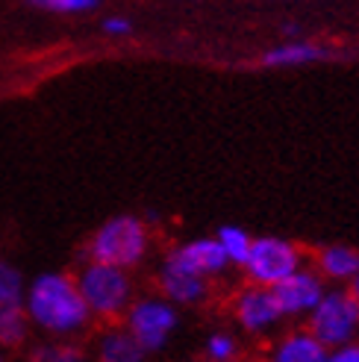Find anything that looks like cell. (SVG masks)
Instances as JSON below:
<instances>
[{
	"instance_id": "8fae6325",
	"label": "cell",
	"mask_w": 359,
	"mask_h": 362,
	"mask_svg": "<svg viewBox=\"0 0 359 362\" xmlns=\"http://www.w3.org/2000/svg\"><path fill=\"white\" fill-rule=\"evenodd\" d=\"M324 356L327 348L307 330V324L283 327L262 351V362H324Z\"/></svg>"
},
{
	"instance_id": "603a6c76",
	"label": "cell",
	"mask_w": 359,
	"mask_h": 362,
	"mask_svg": "<svg viewBox=\"0 0 359 362\" xmlns=\"http://www.w3.org/2000/svg\"><path fill=\"white\" fill-rule=\"evenodd\" d=\"M348 288H351V295L359 300V271H356V274H353V280L348 283Z\"/></svg>"
},
{
	"instance_id": "2e32d148",
	"label": "cell",
	"mask_w": 359,
	"mask_h": 362,
	"mask_svg": "<svg viewBox=\"0 0 359 362\" xmlns=\"http://www.w3.org/2000/svg\"><path fill=\"white\" fill-rule=\"evenodd\" d=\"M33 324L21 306H0V351H24L30 348Z\"/></svg>"
},
{
	"instance_id": "ba28073f",
	"label": "cell",
	"mask_w": 359,
	"mask_h": 362,
	"mask_svg": "<svg viewBox=\"0 0 359 362\" xmlns=\"http://www.w3.org/2000/svg\"><path fill=\"white\" fill-rule=\"evenodd\" d=\"M212 283L209 277H201L194 271L183 268L180 262H174L168 253H163L156 271H153V286L156 292L168 298L180 310H194V306H204L212 298Z\"/></svg>"
},
{
	"instance_id": "30bf717a",
	"label": "cell",
	"mask_w": 359,
	"mask_h": 362,
	"mask_svg": "<svg viewBox=\"0 0 359 362\" xmlns=\"http://www.w3.org/2000/svg\"><path fill=\"white\" fill-rule=\"evenodd\" d=\"M165 253L174 262L183 265V268L194 271V274H201V277H209V280L224 277L227 271L233 268L227 262L224 250H221V245H218V239H215V236H197V239L177 242Z\"/></svg>"
},
{
	"instance_id": "d6986e66",
	"label": "cell",
	"mask_w": 359,
	"mask_h": 362,
	"mask_svg": "<svg viewBox=\"0 0 359 362\" xmlns=\"http://www.w3.org/2000/svg\"><path fill=\"white\" fill-rule=\"evenodd\" d=\"M27 295V280L21 268L0 257V306H21Z\"/></svg>"
},
{
	"instance_id": "7402d4cb",
	"label": "cell",
	"mask_w": 359,
	"mask_h": 362,
	"mask_svg": "<svg viewBox=\"0 0 359 362\" xmlns=\"http://www.w3.org/2000/svg\"><path fill=\"white\" fill-rule=\"evenodd\" d=\"M324 362H359V339L351 341V345H339V348H330Z\"/></svg>"
},
{
	"instance_id": "277c9868",
	"label": "cell",
	"mask_w": 359,
	"mask_h": 362,
	"mask_svg": "<svg viewBox=\"0 0 359 362\" xmlns=\"http://www.w3.org/2000/svg\"><path fill=\"white\" fill-rule=\"evenodd\" d=\"M121 324L139 339V345L151 356H156L171 348L174 336L183 327V310L159 292H148V295H136Z\"/></svg>"
},
{
	"instance_id": "44dd1931",
	"label": "cell",
	"mask_w": 359,
	"mask_h": 362,
	"mask_svg": "<svg viewBox=\"0 0 359 362\" xmlns=\"http://www.w3.org/2000/svg\"><path fill=\"white\" fill-rule=\"evenodd\" d=\"M100 30H103L106 35H130V33H133V21H130L127 15H106L103 24H100Z\"/></svg>"
},
{
	"instance_id": "ac0fdd59",
	"label": "cell",
	"mask_w": 359,
	"mask_h": 362,
	"mask_svg": "<svg viewBox=\"0 0 359 362\" xmlns=\"http://www.w3.org/2000/svg\"><path fill=\"white\" fill-rule=\"evenodd\" d=\"M215 239H218L221 250H224V257L233 268H242L245 259H247V253H250V245H254V236L239 227V224H221L218 230H215Z\"/></svg>"
},
{
	"instance_id": "52a82bcc",
	"label": "cell",
	"mask_w": 359,
	"mask_h": 362,
	"mask_svg": "<svg viewBox=\"0 0 359 362\" xmlns=\"http://www.w3.org/2000/svg\"><path fill=\"white\" fill-rule=\"evenodd\" d=\"M303 265H307V250L298 242L283 236H254V245H250V253L242 265V274L247 283L274 288Z\"/></svg>"
},
{
	"instance_id": "5bb4252c",
	"label": "cell",
	"mask_w": 359,
	"mask_h": 362,
	"mask_svg": "<svg viewBox=\"0 0 359 362\" xmlns=\"http://www.w3.org/2000/svg\"><path fill=\"white\" fill-rule=\"evenodd\" d=\"M312 268L327 280V286H348L359 271V250L353 245H324L312 253Z\"/></svg>"
},
{
	"instance_id": "9c48e42d",
	"label": "cell",
	"mask_w": 359,
	"mask_h": 362,
	"mask_svg": "<svg viewBox=\"0 0 359 362\" xmlns=\"http://www.w3.org/2000/svg\"><path fill=\"white\" fill-rule=\"evenodd\" d=\"M327 288H330L327 280L321 277L312 265H303V268L295 271L292 277H286L283 283L274 286V298L280 303L286 321L303 324L310 318V313L321 303V298H324Z\"/></svg>"
},
{
	"instance_id": "cb8c5ba5",
	"label": "cell",
	"mask_w": 359,
	"mask_h": 362,
	"mask_svg": "<svg viewBox=\"0 0 359 362\" xmlns=\"http://www.w3.org/2000/svg\"><path fill=\"white\" fill-rule=\"evenodd\" d=\"M0 362H9V356H6V351H0Z\"/></svg>"
},
{
	"instance_id": "7a4b0ae2",
	"label": "cell",
	"mask_w": 359,
	"mask_h": 362,
	"mask_svg": "<svg viewBox=\"0 0 359 362\" xmlns=\"http://www.w3.org/2000/svg\"><path fill=\"white\" fill-rule=\"evenodd\" d=\"M153 250V233L151 224L133 212H118L112 218H106L92 236L83 245V259L92 262H106L136 271L148 262Z\"/></svg>"
},
{
	"instance_id": "ffe728a7",
	"label": "cell",
	"mask_w": 359,
	"mask_h": 362,
	"mask_svg": "<svg viewBox=\"0 0 359 362\" xmlns=\"http://www.w3.org/2000/svg\"><path fill=\"white\" fill-rule=\"evenodd\" d=\"M27 6L53 15H86L100 6V0H24Z\"/></svg>"
},
{
	"instance_id": "5b68a950",
	"label": "cell",
	"mask_w": 359,
	"mask_h": 362,
	"mask_svg": "<svg viewBox=\"0 0 359 362\" xmlns=\"http://www.w3.org/2000/svg\"><path fill=\"white\" fill-rule=\"evenodd\" d=\"M230 318L245 339L254 341H268L286 327V315L274 298V288L247 280L230 298Z\"/></svg>"
},
{
	"instance_id": "7c38bea8",
	"label": "cell",
	"mask_w": 359,
	"mask_h": 362,
	"mask_svg": "<svg viewBox=\"0 0 359 362\" xmlns=\"http://www.w3.org/2000/svg\"><path fill=\"white\" fill-rule=\"evenodd\" d=\"M95 362H151V354L139 345V339L124 324H100L92 339Z\"/></svg>"
},
{
	"instance_id": "4fadbf2b",
	"label": "cell",
	"mask_w": 359,
	"mask_h": 362,
	"mask_svg": "<svg viewBox=\"0 0 359 362\" xmlns=\"http://www.w3.org/2000/svg\"><path fill=\"white\" fill-rule=\"evenodd\" d=\"M333 57V47L310 42V39H289L271 50L259 53V65L262 68H300V65H312V62H324Z\"/></svg>"
},
{
	"instance_id": "6da1fadb",
	"label": "cell",
	"mask_w": 359,
	"mask_h": 362,
	"mask_svg": "<svg viewBox=\"0 0 359 362\" xmlns=\"http://www.w3.org/2000/svg\"><path fill=\"white\" fill-rule=\"evenodd\" d=\"M24 310L33 330L45 339H83L95 324L77 277L68 271H42L27 280Z\"/></svg>"
},
{
	"instance_id": "9a60e30c",
	"label": "cell",
	"mask_w": 359,
	"mask_h": 362,
	"mask_svg": "<svg viewBox=\"0 0 359 362\" xmlns=\"http://www.w3.org/2000/svg\"><path fill=\"white\" fill-rule=\"evenodd\" d=\"M27 362H95L80 339H42L27 348Z\"/></svg>"
},
{
	"instance_id": "e0dca14e",
	"label": "cell",
	"mask_w": 359,
	"mask_h": 362,
	"mask_svg": "<svg viewBox=\"0 0 359 362\" xmlns=\"http://www.w3.org/2000/svg\"><path fill=\"white\" fill-rule=\"evenodd\" d=\"M201 351H204V362H242L245 341L236 330L215 327V330L206 333Z\"/></svg>"
},
{
	"instance_id": "3957f363",
	"label": "cell",
	"mask_w": 359,
	"mask_h": 362,
	"mask_svg": "<svg viewBox=\"0 0 359 362\" xmlns=\"http://www.w3.org/2000/svg\"><path fill=\"white\" fill-rule=\"evenodd\" d=\"M74 277H77L80 295L88 306V313H92L95 324H118L127 315L130 303L139 295L133 271L118 268V265L83 259Z\"/></svg>"
},
{
	"instance_id": "8992f818",
	"label": "cell",
	"mask_w": 359,
	"mask_h": 362,
	"mask_svg": "<svg viewBox=\"0 0 359 362\" xmlns=\"http://www.w3.org/2000/svg\"><path fill=\"white\" fill-rule=\"evenodd\" d=\"M303 324L327 351L351 345L359 339V300L351 295L348 286H330Z\"/></svg>"
}]
</instances>
